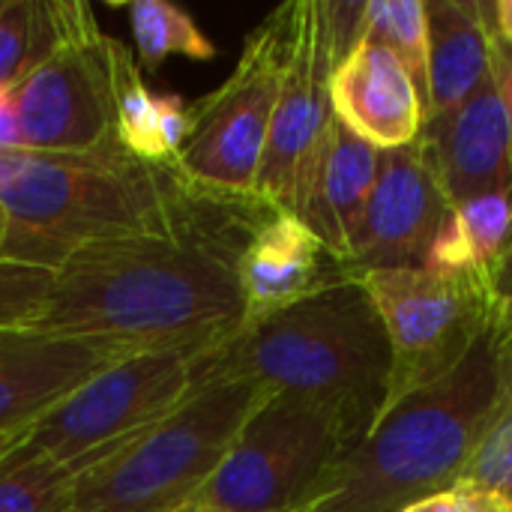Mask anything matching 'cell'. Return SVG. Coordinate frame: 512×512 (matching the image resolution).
<instances>
[{"label":"cell","instance_id":"15","mask_svg":"<svg viewBox=\"0 0 512 512\" xmlns=\"http://www.w3.org/2000/svg\"><path fill=\"white\" fill-rule=\"evenodd\" d=\"M237 279L246 321H252L354 276L345 258H339L303 219L273 210L249 237L237 261Z\"/></svg>","mask_w":512,"mask_h":512},{"label":"cell","instance_id":"31","mask_svg":"<svg viewBox=\"0 0 512 512\" xmlns=\"http://www.w3.org/2000/svg\"><path fill=\"white\" fill-rule=\"evenodd\" d=\"M492 69H495L498 87L504 93V102H507L512 117V45L498 39L495 33H492Z\"/></svg>","mask_w":512,"mask_h":512},{"label":"cell","instance_id":"8","mask_svg":"<svg viewBox=\"0 0 512 512\" xmlns=\"http://www.w3.org/2000/svg\"><path fill=\"white\" fill-rule=\"evenodd\" d=\"M204 354L198 348H156L117 360L45 411L24 450L60 465L108 456L195 393Z\"/></svg>","mask_w":512,"mask_h":512},{"label":"cell","instance_id":"35","mask_svg":"<svg viewBox=\"0 0 512 512\" xmlns=\"http://www.w3.org/2000/svg\"><path fill=\"white\" fill-rule=\"evenodd\" d=\"M171 512H213V510H207V507H201V504H195V501H186L183 507H177V510H171Z\"/></svg>","mask_w":512,"mask_h":512},{"label":"cell","instance_id":"11","mask_svg":"<svg viewBox=\"0 0 512 512\" xmlns=\"http://www.w3.org/2000/svg\"><path fill=\"white\" fill-rule=\"evenodd\" d=\"M336 69L321 0L294 3L291 48L258 171L255 195L276 210L300 213L312 165L333 126L330 75Z\"/></svg>","mask_w":512,"mask_h":512},{"label":"cell","instance_id":"37","mask_svg":"<svg viewBox=\"0 0 512 512\" xmlns=\"http://www.w3.org/2000/svg\"><path fill=\"white\" fill-rule=\"evenodd\" d=\"M3 240H6V213L0 207V249H3Z\"/></svg>","mask_w":512,"mask_h":512},{"label":"cell","instance_id":"17","mask_svg":"<svg viewBox=\"0 0 512 512\" xmlns=\"http://www.w3.org/2000/svg\"><path fill=\"white\" fill-rule=\"evenodd\" d=\"M378 162L381 150L333 117L330 135L312 165L297 219H303L339 258H345V264L378 180Z\"/></svg>","mask_w":512,"mask_h":512},{"label":"cell","instance_id":"6","mask_svg":"<svg viewBox=\"0 0 512 512\" xmlns=\"http://www.w3.org/2000/svg\"><path fill=\"white\" fill-rule=\"evenodd\" d=\"M351 447L333 414L291 396H267L192 501L213 512L306 510L324 498Z\"/></svg>","mask_w":512,"mask_h":512},{"label":"cell","instance_id":"18","mask_svg":"<svg viewBox=\"0 0 512 512\" xmlns=\"http://www.w3.org/2000/svg\"><path fill=\"white\" fill-rule=\"evenodd\" d=\"M429 108L426 123L459 108L492 75V6L426 0Z\"/></svg>","mask_w":512,"mask_h":512},{"label":"cell","instance_id":"34","mask_svg":"<svg viewBox=\"0 0 512 512\" xmlns=\"http://www.w3.org/2000/svg\"><path fill=\"white\" fill-rule=\"evenodd\" d=\"M399 512H456V492H444V495L417 501V504H411V507Z\"/></svg>","mask_w":512,"mask_h":512},{"label":"cell","instance_id":"39","mask_svg":"<svg viewBox=\"0 0 512 512\" xmlns=\"http://www.w3.org/2000/svg\"><path fill=\"white\" fill-rule=\"evenodd\" d=\"M510 240H512V228H510ZM510 240H507V243H510Z\"/></svg>","mask_w":512,"mask_h":512},{"label":"cell","instance_id":"32","mask_svg":"<svg viewBox=\"0 0 512 512\" xmlns=\"http://www.w3.org/2000/svg\"><path fill=\"white\" fill-rule=\"evenodd\" d=\"M492 30L498 39L512 45V0H498L492 6Z\"/></svg>","mask_w":512,"mask_h":512},{"label":"cell","instance_id":"28","mask_svg":"<svg viewBox=\"0 0 512 512\" xmlns=\"http://www.w3.org/2000/svg\"><path fill=\"white\" fill-rule=\"evenodd\" d=\"M24 150V129L15 99V84H0V153Z\"/></svg>","mask_w":512,"mask_h":512},{"label":"cell","instance_id":"2","mask_svg":"<svg viewBox=\"0 0 512 512\" xmlns=\"http://www.w3.org/2000/svg\"><path fill=\"white\" fill-rule=\"evenodd\" d=\"M393 351L363 279L252 318L201 360V384L249 381L333 414L357 444L390 399Z\"/></svg>","mask_w":512,"mask_h":512},{"label":"cell","instance_id":"29","mask_svg":"<svg viewBox=\"0 0 512 512\" xmlns=\"http://www.w3.org/2000/svg\"><path fill=\"white\" fill-rule=\"evenodd\" d=\"M489 288L498 306V321L512 324V240L504 246V252L498 255V261L489 270Z\"/></svg>","mask_w":512,"mask_h":512},{"label":"cell","instance_id":"27","mask_svg":"<svg viewBox=\"0 0 512 512\" xmlns=\"http://www.w3.org/2000/svg\"><path fill=\"white\" fill-rule=\"evenodd\" d=\"M366 9L369 3H321V15H324V27H327V39H330V51L336 66L363 42L366 36Z\"/></svg>","mask_w":512,"mask_h":512},{"label":"cell","instance_id":"10","mask_svg":"<svg viewBox=\"0 0 512 512\" xmlns=\"http://www.w3.org/2000/svg\"><path fill=\"white\" fill-rule=\"evenodd\" d=\"M57 36L15 81L24 150L87 153L114 138L111 36L81 0H54Z\"/></svg>","mask_w":512,"mask_h":512},{"label":"cell","instance_id":"23","mask_svg":"<svg viewBox=\"0 0 512 512\" xmlns=\"http://www.w3.org/2000/svg\"><path fill=\"white\" fill-rule=\"evenodd\" d=\"M57 36L54 0H0V84H15Z\"/></svg>","mask_w":512,"mask_h":512},{"label":"cell","instance_id":"30","mask_svg":"<svg viewBox=\"0 0 512 512\" xmlns=\"http://www.w3.org/2000/svg\"><path fill=\"white\" fill-rule=\"evenodd\" d=\"M456 492V512H512L507 498L495 492H480V489H453Z\"/></svg>","mask_w":512,"mask_h":512},{"label":"cell","instance_id":"36","mask_svg":"<svg viewBox=\"0 0 512 512\" xmlns=\"http://www.w3.org/2000/svg\"><path fill=\"white\" fill-rule=\"evenodd\" d=\"M501 324V321H498ZM501 333H504V342H507V351H510L512 360V324H501Z\"/></svg>","mask_w":512,"mask_h":512},{"label":"cell","instance_id":"7","mask_svg":"<svg viewBox=\"0 0 512 512\" xmlns=\"http://www.w3.org/2000/svg\"><path fill=\"white\" fill-rule=\"evenodd\" d=\"M291 27L294 3H285L246 36L234 72L189 105V135L174 159L180 177L213 192L255 195Z\"/></svg>","mask_w":512,"mask_h":512},{"label":"cell","instance_id":"24","mask_svg":"<svg viewBox=\"0 0 512 512\" xmlns=\"http://www.w3.org/2000/svg\"><path fill=\"white\" fill-rule=\"evenodd\" d=\"M456 228L480 273L489 276L512 228V192H483L453 207Z\"/></svg>","mask_w":512,"mask_h":512},{"label":"cell","instance_id":"14","mask_svg":"<svg viewBox=\"0 0 512 512\" xmlns=\"http://www.w3.org/2000/svg\"><path fill=\"white\" fill-rule=\"evenodd\" d=\"M450 204L483 192H512V117L492 75L420 135Z\"/></svg>","mask_w":512,"mask_h":512},{"label":"cell","instance_id":"25","mask_svg":"<svg viewBox=\"0 0 512 512\" xmlns=\"http://www.w3.org/2000/svg\"><path fill=\"white\" fill-rule=\"evenodd\" d=\"M507 357H510V351H507ZM456 489L495 492V495L507 498L512 504V384L498 417H495V423H492V429L486 432L483 444L477 447V453H474L471 465L465 468Z\"/></svg>","mask_w":512,"mask_h":512},{"label":"cell","instance_id":"5","mask_svg":"<svg viewBox=\"0 0 512 512\" xmlns=\"http://www.w3.org/2000/svg\"><path fill=\"white\" fill-rule=\"evenodd\" d=\"M249 381H207L156 426L93 462L72 512H171L216 474L246 420L267 402Z\"/></svg>","mask_w":512,"mask_h":512},{"label":"cell","instance_id":"26","mask_svg":"<svg viewBox=\"0 0 512 512\" xmlns=\"http://www.w3.org/2000/svg\"><path fill=\"white\" fill-rule=\"evenodd\" d=\"M54 270L0 258V330L33 327L48 303Z\"/></svg>","mask_w":512,"mask_h":512},{"label":"cell","instance_id":"4","mask_svg":"<svg viewBox=\"0 0 512 512\" xmlns=\"http://www.w3.org/2000/svg\"><path fill=\"white\" fill-rule=\"evenodd\" d=\"M195 192L174 165L141 162L114 138L87 153H0V258L57 270L84 246L171 225Z\"/></svg>","mask_w":512,"mask_h":512},{"label":"cell","instance_id":"3","mask_svg":"<svg viewBox=\"0 0 512 512\" xmlns=\"http://www.w3.org/2000/svg\"><path fill=\"white\" fill-rule=\"evenodd\" d=\"M512 384L495 321L441 381L384 408L378 423L339 459L315 512H399L453 492L492 429Z\"/></svg>","mask_w":512,"mask_h":512},{"label":"cell","instance_id":"1","mask_svg":"<svg viewBox=\"0 0 512 512\" xmlns=\"http://www.w3.org/2000/svg\"><path fill=\"white\" fill-rule=\"evenodd\" d=\"M273 210L258 195L198 186L171 225L69 255L33 327L132 351H213L246 324L237 261Z\"/></svg>","mask_w":512,"mask_h":512},{"label":"cell","instance_id":"9","mask_svg":"<svg viewBox=\"0 0 512 512\" xmlns=\"http://www.w3.org/2000/svg\"><path fill=\"white\" fill-rule=\"evenodd\" d=\"M360 279L378 306L393 351L387 405L450 375L498 315L483 273L417 267L375 270Z\"/></svg>","mask_w":512,"mask_h":512},{"label":"cell","instance_id":"33","mask_svg":"<svg viewBox=\"0 0 512 512\" xmlns=\"http://www.w3.org/2000/svg\"><path fill=\"white\" fill-rule=\"evenodd\" d=\"M30 432H33V423L30 426H18V429H6V432H0V468L9 462V456L30 438Z\"/></svg>","mask_w":512,"mask_h":512},{"label":"cell","instance_id":"22","mask_svg":"<svg viewBox=\"0 0 512 512\" xmlns=\"http://www.w3.org/2000/svg\"><path fill=\"white\" fill-rule=\"evenodd\" d=\"M390 48L417 84L423 105L429 108V24L426 0H369L366 36Z\"/></svg>","mask_w":512,"mask_h":512},{"label":"cell","instance_id":"20","mask_svg":"<svg viewBox=\"0 0 512 512\" xmlns=\"http://www.w3.org/2000/svg\"><path fill=\"white\" fill-rule=\"evenodd\" d=\"M138 66L153 72L168 57L213 60L216 45L204 36L195 18L168 0H132L126 3Z\"/></svg>","mask_w":512,"mask_h":512},{"label":"cell","instance_id":"21","mask_svg":"<svg viewBox=\"0 0 512 512\" xmlns=\"http://www.w3.org/2000/svg\"><path fill=\"white\" fill-rule=\"evenodd\" d=\"M90 465H60L21 444L0 468V512H72L75 486Z\"/></svg>","mask_w":512,"mask_h":512},{"label":"cell","instance_id":"19","mask_svg":"<svg viewBox=\"0 0 512 512\" xmlns=\"http://www.w3.org/2000/svg\"><path fill=\"white\" fill-rule=\"evenodd\" d=\"M114 78V141L150 165H174L189 135V105L177 93H156L141 78L138 57L111 39Z\"/></svg>","mask_w":512,"mask_h":512},{"label":"cell","instance_id":"13","mask_svg":"<svg viewBox=\"0 0 512 512\" xmlns=\"http://www.w3.org/2000/svg\"><path fill=\"white\" fill-rule=\"evenodd\" d=\"M129 354L135 351L126 345L69 339L36 327L0 330V432L36 423Z\"/></svg>","mask_w":512,"mask_h":512},{"label":"cell","instance_id":"38","mask_svg":"<svg viewBox=\"0 0 512 512\" xmlns=\"http://www.w3.org/2000/svg\"><path fill=\"white\" fill-rule=\"evenodd\" d=\"M294 512H315L312 507H306V510H294Z\"/></svg>","mask_w":512,"mask_h":512},{"label":"cell","instance_id":"12","mask_svg":"<svg viewBox=\"0 0 512 512\" xmlns=\"http://www.w3.org/2000/svg\"><path fill=\"white\" fill-rule=\"evenodd\" d=\"M453 213L423 141L381 150L378 180L348 255L354 279L375 270H417Z\"/></svg>","mask_w":512,"mask_h":512},{"label":"cell","instance_id":"16","mask_svg":"<svg viewBox=\"0 0 512 512\" xmlns=\"http://www.w3.org/2000/svg\"><path fill=\"white\" fill-rule=\"evenodd\" d=\"M333 114L378 150L420 141L426 105L402 60L381 42L363 39L330 75Z\"/></svg>","mask_w":512,"mask_h":512}]
</instances>
